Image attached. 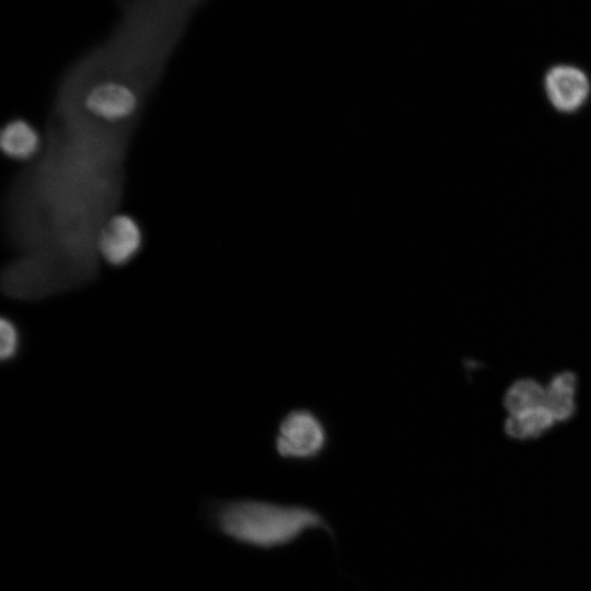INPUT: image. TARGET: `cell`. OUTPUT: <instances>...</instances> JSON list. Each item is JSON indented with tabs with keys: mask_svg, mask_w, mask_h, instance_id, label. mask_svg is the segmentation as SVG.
Masks as SVG:
<instances>
[{
	"mask_svg": "<svg viewBox=\"0 0 591 591\" xmlns=\"http://www.w3.org/2000/svg\"><path fill=\"white\" fill-rule=\"evenodd\" d=\"M544 89L553 107L569 114L577 112L586 103L590 93V81L580 68L560 63L546 71Z\"/></svg>",
	"mask_w": 591,
	"mask_h": 591,
	"instance_id": "277c9868",
	"label": "cell"
},
{
	"mask_svg": "<svg viewBox=\"0 0 591 591\" xmlns=\"http://www.w3.org/2000/svg\"><path fill=\"white\" fill-rule=\"evenodd\" d=\"M577 376L571 371H563L554 375L545 387L543 406L555 421H566L576 412L575 395Z\"/></svg>",
	"mask_w": 591,
	"mask_h": 591,
	"instance_id": "8992f818",
	"label": "cell"
},
{
	"mask_svg": "<svg viewBox=\"0 0 591 591\" xmlns=\"http://www.w3.org/2000/svg\"><path fill=\"white\" fill-rule=\"evenodd\" d=\"M218 523L224 534L259 547L287 544L310 528L332 532L325 519L311 508L259 500L225 505L218 514Z\"/></svg>",
	"mask_w": 591,
	"mask_h": 591,
	"instance_id": "7a4b0ae2",
	"label": "cell"
},
{
	"mask_svg": "<svg viewBox=\"0 0 591 591\" xmlns=\"http://www.w3.org/2000/svg\"><path fill=\"white\" fill-rule=\"evenodd\" d=\"M325 431L321 421L308 410L289 413L276 437L278 453L287 457H310L324 447Z\"/></svg>",
	"mask_w": 591,
	"mask_h": 591,
	"instance_id": "3957f363",
	"label": "cell"
},
{
	"mask_svg": "<svg viewBox=\"0 0 591 591\" xmlns=\"http://www.w3.org/2000/svg\"><path fill=\"white\" fill-rule=\"evenodd\" d=\"M138 225L127 217H113L101 231L97 252L115 265L128 262L140 246Z\"/></svg>",
	"mask_w": 591,
	"mask_h": 591,
	"instance_id": "5b68a950",
	"label": "cell"
},
{
	"mask_svg": "<svg viewBox=\"0 0 591 591\" xmlns=\"http://www.w3.org/2000/svg\"><path fill=\"white\" fill-rule=\"evenodd\" d=\"M132 132L89 114L51 108L43 150L15 183L50 211L112 216L121 199Z\"/></svg>",
	"mask_w": 591,
	"mask_h": 591,
	"instance_id": "6da1fadb",
	"label": "cell"
},
{
	"mask_svg": "<svg viewBox=\"0 0 591 591\" xmlns=\"http://www.w3.org/2000/svg\"><path fill=\"white\" fill-rule=\"evenodd\" d=\"M545 387L531 378L513 382L503 396V406L509 415H519L542 407Z\"/></svg>",
	"mask_w": 591,
	"mask_h": 591,
	"instance_id": "52a82bcc",
	"label": "cell"
},
{
	"mask_svg": "<svg viewBox=\"0 0 591 591\" xmlns=\"http://www.w3.org/2000/svg\"><path fill=\"white\" fill-rule=\"evenodd\" d=\"M1 357L7 359L13 356L18 347V333L11 322L2 320L0 324Z\"/></svg>",
	"mask_w": 591,
	"mask_h": 591,
	"instance_id": "30bf717a",
	"label": "cell"
},
{
	"mask_svg": "<svg viewBox=\"0 0 591 591\" xmlns=\"http://www.w3.org/2000/svg\"><path fill=\"white\" fill-rule=\"evenodd\" d=\"M555 422L553 416L542 406L519 415H509L505 421V431L510 438L519 440L537 438Z\"/></svg>",
	"mask_w": 591,
	"mask_h": 591,
	"instance_id": "ba28073f",
	"label": "cell"
},
{
	"mask_svg": "<svg viewBox=\"0 0 591 591\" xmlns=\"http://www.w3.org/2000/svg\"><path fill=\"white\" fill-rule=\"evenodd\" d=\"M1 143L8 154L25 158L34 152L37 138L33 129L23 121L9 124L2 132Z\"/></svg>",
	"mask_w": 591,
	"mask_h": 591,
	"instance_id": "9c48e42d",
	"label": "cell"
}]
</instances>
